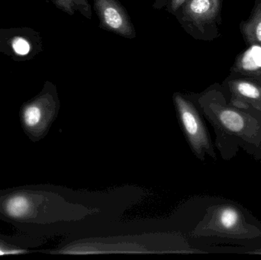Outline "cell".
<instances>
[{
	"label": "cell",
	"instance_id": "cell-14",
	"mask_svg": "<svg viewBox=\"0 0 261 260\" xmlns=\"http://www.w3.org/2000/svg\"><path fill=\"white\" fill-rule=\"evenodd\" d=\"M47 3H52L58 9L65 13L73 15L76 12L73 0H44Z\"/></svg>",
	"mask_w": 261,
	"mask_h": 260
},
{
	"label": "cell",
	"instance_id": "cell-16",
	"mask_svg": "<svg viewBox=\"0 0 261 260\" xmlns=\"http://www.w3.org/2000/svg\"><path fill=\"white\" fill-rule=\"evenodd\" d=\"M28 253L27 250L17 248L9 245L6 243L0 241V256H9V255H20Z\"/></svg>",
	"mask_w": 261,
	"mask_h": 260
},
{
	"label": "cell",
	"instance_id": "cell-15",
	"mask_svg": "<svg viewBox=\"0 0 261 260\" xmlns=\"http://www.w3.org/2000/svg\"><path fill=\"white\" fill-rule=\"evenodd\" d=\"M73 3L76 11L79 12L87 19H91V6L87 0H73Z\"/></svg>",
	"mask_w": 261,
	"mask_h": 260
},
{
	"label": "cell",
	"instance_id": "cell-13",
	"mask_svg": "<svg viewBox=\"0 0 261 260\" xmlns=\"http://www.w3.org/2000/svg\"><path fill=\"white\" fill-rule=\"evenodd\" d=\"M185 2L186 0H156L153 7L156 9H165L169 13L174 15Z\"/></svg>",
	"mask_w": 261,
	"mask_h": 260
},
{
	"label": "cell",
	"instance_id": "cell-5",
	"mask_svg": "<svg viewBox=\"0 0 261 260\" xmlns=\"http://www.w3.org/2000/svg\"><path fill=\"white\" fill-rule=\"evenodd\" d=\"M222 0H186L174 14L192 38L212 41L219 36Z\"/></svg>",
	"mask_w": 261,
	"mask_h": 260
},
{
	"label": "cell",
	"instance_id": "cell-17",
	"mask_svg": "<svg viewBox=\"0 0 261 260\" xmlns=\"http://www.w3.org/2000/svg\"><path fill=\"white\" fill-rule=\"evenodd\" d=\"M243 254L261 255V244L252 248L248 249L244 252Z\"/></svg>",
	"mask_w": 261,
	"mask_h": 260
},
{
	"label": "cell",
	"instance_id": "cell-3",
	"mask_svg": "<svg viewBox=\"0 0 261 260\" xmlns=\"http://www.w3.org/2000/svg\"><path fill=\"white\" fill-rule=\"evenodd\" d=\"M52 253L63 255H97L110 253H206V252L190 244L187 238L182 235L149 234L133 236L86 238L70 243Z\"/></svg>",
	"mask_w": 261,
	"mask_h": 260
},
{
	"label": "cell",
	"instance_id": "cell-11",
	"mask_svg": "<svg viewBox=\"0 0 261 260\" xmlns=\"http://www.w3.org/2000/svg\"><path fill=\"white\" fill-rule=\"evenodd\" d=\"M241 30L248 44L261 46V0H256L251 16L241 24Z\"/></svg>",
	"mask_w": 261,
	"mask_h": 260
},
{
	"label": "cell",
	"instance_id": "cell-18",
	"mask_svg": "<svg viewBox=\"0 0 261 260\" xmlns=\"http://www.w3.org/2000/svg\"><path fill=\"white\" fill-rule=\"evenodd\" d=\"M255 80L259 81V82H261V74L258 76V77L256 78Z\"/></svg>",
	"mask_w": 261,
	"mask_h": 260
},
{
	"label": "cell",
	"instance_id": "cell-12",
	"mask_svg": "<svg viewBox=\"0 0 261 260\" xmlns=\"http://www.w3.org/2000/svg\"><path fill=\"white\" fill-rule=\"evenodd\" d=\"M34 209V203L29 197L24 195H17L8 200L6 211L13 218H21L30 215Z\"/></svg>",
	"mask_w": 261,
	"mask_h": 260
},
{
	"label": "cell",
	"instance_id": "cell-8",
	"mask_svg": "<svg viewBox=\"0 0 261 260\" xmlns=\"http://www.w3.org/2000/svg\"><path fill=\"white\" fill-rule=\"evenodd\" d=\"M93 2L99 25L102 28L128 39L136 37V32L129 15L118 0H93Z\"/></svg>",
	"mask_w": 261,
	"mask_h": 260
},
{
	"label": "cell",
	"instance_id": "cell-10",
	"mask_svg": "<svg viewBox=\"0 0 261 260\" xmlns=\"http://www.w3.org/2000/svg\"><path fill=\"white\" fill-rule=\"evenodd\" d=\"M233 70L243 77L255 79L261 74V46L251 45L238 58Z\"/></svg>",
	"mask_w": 261,
	"mask_h": 260
},
{
	"label": "cell",
	"instance_id": "cell-7",
	"mask_svg": "<svg viewBox=\"0 0 261 260\" xmlns=\"http://www.w3.org/2000/svg\"><path fill=\"white\" fill-rule=\"evenodd\" d=\"M58 108L56 86L47 81L41 93L24 106L22 113L24 125L35 134H43L56 117Z\"/></svg>",
	"mask_w": 261,
	"mask_h": 260
},
{
	"label": "cell",
	"instance_id": "cell-1",
	"mask_svg": "<svg viewBox=\"0 0 261 260\" xmlns=\"http://www.w3.org/2000/svg\"><path fill=\"white\" fill-rule=\"evenodd\" d=\"M201 206L190 236L207 253L243 254L261 244V221L243 205L210 197Z\"/></svg>",
	"mask_w": 261,
	"mask_h": 260
},
{
	"label": "cell",
	"instance_id": "cell-9",
	"mask_svg": "<svg viewBox=\"0 0 261 260\" xmlns=\"http://www.w3.org/2000/svg\"><path fill=\"white\" fill-rule=\"evenodd\" d=\"M228 102L261 113V82L248 77L231 78L222 87Z\"/></svg>",
	"mask_w": 261,
	"mask_h": 260
},
{
	"label": "cell",
	"instance_id": "cell-6",
	"mask_svg": "<svg viewBox=\"0 0 261 260\" xmlns=\"http://www.w3.org/2000/svg\"><path fill=\"white\" fill-rule=\"evenodd\" d=\"M44 50L38 31L29 27L0 28V53L15 62L31 61Z\"/></svg>",
	"mask_w": 261,
	"mask_h": 260
},
{
	"label": "cell",
	"instance_id": "cell-4",
	"mask_svg": "<svg viewBox=\"0 0 261 260\" xmlns=\"http://www.w3.org/2000/svg\"><path fill=\"white\" fill-rule=\"evenodd\" d=\"M173 100L179 125L195 157L202 162L207 158L216 161L214 142L195 95L175 93Z\"/></svg>",
	"mask_w": 261,
	"mask_h": 260
},
{
	"label": "cell",
	"instance_id": "cell-2",
	"mask_svg": "<svg viewBox=\"0 0 261 260\" xmlns=\"http://www.w3.org/2000/svg\"><path fill=\"white\" fill-rule=\"evenodd\" d=\"M194 95L214 130L215 148L222 160L230 161L242 150L261 163V113L231 105L222 87L217 85Z\"/></svg>",
	"mask_w": 261,
	"mask_h": 260
}]
</instances>
